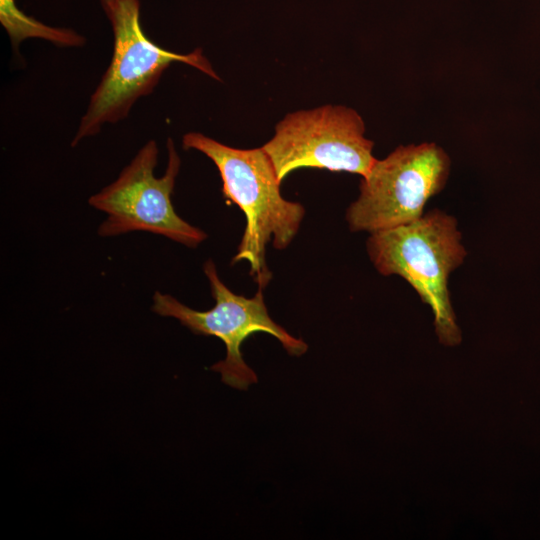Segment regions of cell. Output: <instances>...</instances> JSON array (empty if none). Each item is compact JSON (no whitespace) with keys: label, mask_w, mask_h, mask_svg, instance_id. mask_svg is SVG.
<instances>
[{"label":"cell","mask_w":540,"mask_h":540,"mask_svg":"<svg viewBox=\"0 0 540 540\" xmlns=\"http://www.w3.org/2000/svg\"><path fill=\"white\" fill-rule=\"evenodd\" d=\"M183 148L200 151L216 165L224 197L235 203L246 217V226L232 263L247 261L250 275L264 288L271 279L266 265V245L285 249L296 236L305 209L284 199L276 170L261 148L238 149L199 132L183 136Z\"/></svg>","instance_id":"6da1fadb"},{"label":"cell","mask_w":540,"mask_h":540,"mask_svg":"<svg viewBox=\"0 0 540 540\" xmlns=\"http://www.w3.org/2000/svg\"><path fill=\"white\" fill-rule=\"evenodd\" d=\"M367 252L379 273L399 275L429 305L440 343L461 342L448 279L463 263L466 251L454 217L433 210L411 223L373 232Z\"/></svg>","instance_id":"7a4b0ae2"},{"label":"cell","mask_w":540,"mask_h":540,"mask_svg":"<svg viewBox=\"0 0 540 540\" xmlns=\"http://www.w3.org/2000/svg\"><path fill=\"white\" fill-rule=\"evenodd\" d=\"M113 29L111 62L90 98L72 146L127 117L134 103L150 94L164 71L184 63L220 80L200 49L178 54L159 47L143 32L139 0H112L104 8Z\"/></svg>","instance_id":"3957f363"},{"label":"cell","mask_w":540,"mask_h":540,"mask_svg":"<svg viewBox=\"0 0 540 540\" xmlns=\"http://www.w3.org/2000/svg\"><path fill=\"white\" fill-rule=\"evenodd\" d=\"M168 163L161 177L154 175L158 147L148 141L111 184L92 195L89 204L107 218L98 228L101 237L135 231L164 236L187 247H197L207 234L183 220L171 196L181 159L171 138L167 141Z\"/></svg>","instance_id":"277c9868"},{"label":"cell","mask_w":540,"mask_h":540,"mask_svg":"<svg viewBox=\"0 0 540 540\" xmlns=\"http://www.w3.org/2000/svg\"><path fill=\"white\" fill-rule=\"evenodd\" d=\"M203 269L215 300L213 308L197 311L172 295L156 291L151 309L158 315L177 319L196 335L215 336L225 344V359L211 366V370L221 374L223 383L239 390H247L257 383L256 373L241 353V345L254 333L272 335L292 356H301L307 351L306 342L289 334L269 316L261 287L254 297L246 298L232 292L221 281L211 259L204 263Z\"/></svg>","instance_id":"5b68a950"},{"label":"cell","mask_w":540,"mask_h":540,"mask_svg":"<svg viewBox=\"0 0 540 540\" xmlns=\"http://www.w3.org/2000/svg\"><path fill=\"white\" fill-rule=\"evenodd\" d=\"M449 171L450 159L435 143L399 146L376 159L346 212L349 228L373 233L419 219L427 201L444 188Z\"/></svg>","instance_id":"8992f818"},{"label":"cell","mask_w":540,"mask_h":540,"mask_svg":"<svg viewBox=\"0 0 540 540\" xmlns=\"http://www.w3.org/2000/svg\"><path fill=\"white\" fill-rule=\"evenodd\" d=\"M365 124L352 108L325 105L286 115L265 145L279 180L299 168L349 172L365 177L376 158Z\"/></svg>","instance_id":"52a82bcc"},{"label":"cell","mask_w":540,"mask_h":540,"mask_svg":"<svg viewBox=\"0 0 540 540\" xmlns=\"http://www.w3.org/2000/svg\"><path fill=\"white\" fill-rule=\"evenodd\" d=\"M0 22L15 50L27 38H41L63 47L85 44V38L72 29L51 27L29 17L16 6L14 0H0Z\"/></svg>","instance_id":"ba28073f"},{"label":"cell","mask_w":540,"mask_h":540,"mask_svg":"<svg viewBox=\"0 0 540 540\" xmlns=\"http://www.w3.org/2000/svg\"><path fill=\"white\" fill-rule=\"evenodd\" d=\"M103 8H105L112 0H100Z\"/></svg>","instance_id":"9c48e42d"}]
</instances>
